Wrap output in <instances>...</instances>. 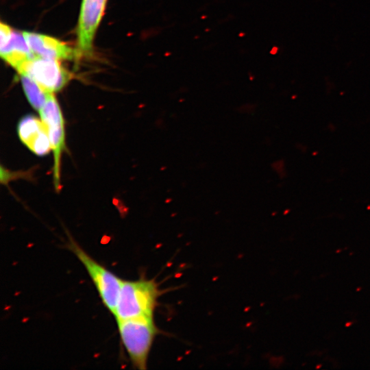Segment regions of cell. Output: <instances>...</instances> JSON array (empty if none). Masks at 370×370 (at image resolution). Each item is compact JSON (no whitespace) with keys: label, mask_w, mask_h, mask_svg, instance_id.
Here are the masks:
<instances>
[{"label":"cell","mask_w":370,"mask_h":370,"mask_svg":"<svg viewBox=\"0 0 370 370\" xmlns=\"http://www.w3.org/2000/svg\"><path fill=\"white\" fill-rule=\"evenodd\" d=\"M107 0H82L77 28L76 58L88 56L93 39L103 15Z\"/></svg>","instance_id":"cell-6"},{"label":"cell","mask_w":370,"mask_h":370,"mask_svg":"<svg viewBox=\"0 0 370 370\" xmlns=\"http://www.w3.org/2000/svg\"><path fill=\"white\" fill-rule=\"evenodd\" d=\"M38 112L46 127L53 153L55 186L59 189L60 157L65 147V132L63 116L53 92L49 94L45 103Z\"/></svg>","instance_id":"cell-4"},{"label":"cell","mask_w":370,"mask_h":370,"mask_svg":"<svg viewBox=\"0 0 370 370\" xmlns=\"http://www.w3.org/2000/svg\"><path fill=\"white\" fill-rule=\"evenodd\" d=\"M67 247L85 267L103 304L114 314L123 280L95 260L72 239Z\"/></svg>","instance_id":"cell-3"},{"label":"cell","mask_w":370,"mask_h":370,"mask_svg":"<svg viewBox=\"0 0 370 370\" xmlns=\"http://www.w3.org/2000/svg\"><path fill=\"white\" fill-rule=\"evenodd\" d=\"M0 55L17 71L28 60L36 57L23 32L14 30L6 23H0Z\"/></svg>","instance_id":"cell-7"},{"label":"cell","mask_w":370,"mask_h":370,"mask_svg":"<svg viewBox=\"0 0 370 370\" xmlns=\"http://www.w3.org/2000/svg\"><path fill=\"white\" fill-rule=\"evenodd\" d=\"M19 75L28 101L35 110L39 111L45 103L50 92L43 89L28 75L24 73H19Z\"/></svg>","instance_id":"cell-10"},{"label":"cell","mask_w":370,"mask_h":370,"mask_svg":"<svg viewBox=\"0 0 370 370\" xmlns=\"http://www.w3.org/2000/svg\"><path fill=\"white\" fill-rule=\"evenodd\" d=\"M59 60L36 56L25 62L17 71L34 79L49 92L61 90L71 79V74Z\"/></svg>","instance_id":"cell-5"},{"label":"cell","mask_w":370,"mask_h":370,"mask_svg":"<svg viewBox=\"0 0 370 370\" xmlns=\"http://www.w3.org/2000/svg\"><path fill=\"white\" fill-rule=\"evenodd\" d=\"M21 141L37 156H45L51 150L46 127L40 119L31 114L23 116L17 125Z\"/></svg>","instance_id":"cell-8"},{"label":"cell","mask_w":370,"mask_h":370,"mask_svg":"<svg viewBox=\"0 0 370 370\" xmlns=\"http://www.w3.org/2000/svg\"><path fill=\"white\" fill-rule=\"evenodd\" d=\"M23 34L35 56L61 60L76 56L75 50L55 38L30 32Z\"/></svg>","instance_id":"cell-9"},{"label":"cell","mask_w":370,"mask_h":370,"mask_svg":"<svg viewBox=\"0 0 370 370\" xmlns=\"http://www.w3.org/2000/svg\"><path fill=\"white\" fill-rule=\"evenodd\" d=\"M121 342L132 365L146 369L149 354L158 333L153 317H135L116 320Z\"/></svg>","instance_id":"cell-2"},{"label":"cell","mask_w":370,"mask_h":370,"mask_svg":"<svg viewBox=\"0 0 370 370\" xmlns=\"http://www.w3.org/2000/svg\"><path fill=\"white\" fill-rule=\"evenodd\" d=\"M160 291L153 280L140 278L123 282L113 314L116 320L153 317Z\"/></svg>","instance_id":"cell-1"}]
</instances>
